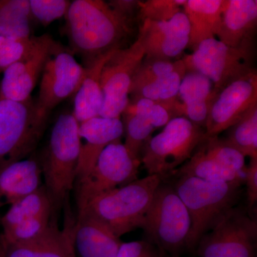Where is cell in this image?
<instances>
[{
    "label": "cell",
    "instance_id": "6da1fadb",
    "mask_svg": "<svg viewBox=\"0 0 257 257\" xmlns=\"http://www.w3.org/2000/svg\"><path fill=\"white\" fill-rule=\"evenodd\" d=\"M66 18L71 50L87 64L99 56L122 48L132 31V21L101 0H75Z\"/></svg>",
    "mask_w": 257,
    "mask_h": 257
},
{
    "label": "cell",
    "instance_id": "7a4b0ae2",
    "mask_svg": "<svg viewBox=\"0 0 257 257\" xmlns=\"http://www.w3.org/2000/svg\"><path fill=\"white\" fill-rule=\"evenodd\" d=\"M162 180L157 175L140 179L91 199L77 216L92 218L117 237L141 227L154 195Z\"/></svg>",
    "mask_w": 257,
    "mask_h": 257
},
{
    "label": "cell",
    "instance_id": "3957f363",
    "mask_svg": "<svg viewBox=\"0 0 257 257\" xmlns=\"http://www.w3.org/2000/svg\"><path fill=\"white\" fill-rule=\"evenodd\" d=\"M79 154L78 121L72 113H62L51 130L50 140L40 161L44 186L55 215L64 207L75 186Z\"/></svg>",
    "mask_w": 257,
    "mask_h": 257
},
{
    "label": "cell",
    "instance_id": "277c9868",
    "mask_svg": "<svg viewBox=\"0 0 257 257\" xmlns=\"http://www.w3.org/2000/svg\"><path fill=\"white\" fill-rule=\"evenodd\" d=\"M244 182H211L179 176L172 187L187 207L192 226L187 251L195 252L200 239L226 211L236 207Z\"/></svg>",
    "mask_w": 257,
    "mask_h": 257
},
{
    "label": "cell",
    "instance_id": "5b68a950",
    "mask_svg": "<svg viewBox=\"0 0 257 257\" xmlns=\"http://www.w3.org/2000/svg\"><path fill=\"white\" fill-rule=\"evenodd\" d=\"M192 221L172 185L160 184L141 225L147 241L162 252L179 255L187 250Z\"/></svg>",
    "mask_w": 257,
    "mask_h": 257
},
{
    "label": "cell",
    "instance_id": "8992f818",
    "mask_svg": "<svg viewBox=\"0 0 257 257\" xmlns=\"http://www.w3.org/2000/svg\"><path fill=\"white\" fill-rule=\"evenodd\" d=\"M205 130L187 118H173L142 151L141 163L148 175L163 179L173 175L188 161L204 138Z\"/></svg>",
    "mask_w": 257,
    "mask_h": 257
},
{
    "label": "cell",
    "instance_id": "52a82bcc",
    "mask_svg": "<svg viewBox=\"0 0 257 257\" xmlns=\"http://www.w3.org/2000/svg\"><path fill=\"white\" fill-rule=\"evenodd\" d=\"M254 44L231 47L216 38L201 42L182 59L187 71L205 76L218 92L235 81L256 72Z\"/></svg>",
    "mask_w": 257,
    "mask_h": 257
},
{
    "label": "cell",
    "instance_id": "ba28073f",
    "mask_svg": "<svg viewBox=\"0 0 257 257\" xmlns=\"http://www.w3.org/2000/svg\"><path fill=\"white\" fill-rule=\"evenodd\" d=\"M47 119L37 113L32 97L21 102L0 99V170L35 150Z\"/></svg>",
    "mask_w": 257,
    "mask_h": 257
},
{
    "label": "cell",
    "instance_id": "9c48e42d",
    "mask_svg": "<svg viewBox=\"0 0 257 257\" xmlns=\"http://www.w3.org/2000/svg\"><path fill=\"white\" fill-rule=\"evenodd\" d=\"M256 239V219L234 207L202 236L195 252L199 257H255Z\"/></svg>",
    "mask_w": 257,
    "mask_h": 257
},
{
    "label": "cell",
    "instance_id": "30bf717a",
    "mask_svg": "<svg viewBox=\"0 0 257 257\" xmlns=\"http://www.w3.org/2000/svg\"><path fill=\"white\" fill-rule=\"evenodd\" d=\"M140 159L135 158L121 140L108 145L91 172L76 182L77 209L91 199L137 179Z\"/></svg>",
    "mask_w": 257,
    "mask_h": 257
},
{
    "label": "cell",
    "instance_id": "8fae6325",
    "mask_svg": "<svg viewBox=\"0 0 257 257\" xmlns=\"http://www.w3.org/2000/svg\"><path fill=\"white\" fill-rule=\"evenodd\" d=\"M245 157L219 137L204 138L192 157L173 175L219 182H244Z\"/></svg>",
    "mask_w": 257,
    "mask_h": 257
},
{
    "label": "cell",
    "instance_id": "7c38bea8",
    "mask_svg": "<svg viewBox=\"0 0 257 257\" xmlns=\"http://www.w3.org/2000/svg\"><path fill=\"white\" fill-rule=\"evenodd\" d=\"M145 57L140 39L126 48L117 49L101 71L103 103L99 116L121 119L130 103V87L135 72Z\"/></svg>",
    "mask_w": 257,
    "mask_h": 257
},
{
    "label": "cell",
    "instance_id": "4fadbf2b",
    "mask_svg": "<svg viewBox=\"0 0 257 257\" xmlns=\"http://www.w3.org/2000/svg\"><path fill=\"white\" fill-rule=\"evenodd\" d=\"M86 68L77 62L73 54L61 50L47 62L42 74L35 105L37 113L48 119L51 111L74 95L85 77Z\"/></svg>",
    "mask_w": 257,
    "mask_h": 257
},
{
    "label": "cell",
    "instance_id": "5bb4252c",
    "mask_svg": "<svg viewBox=\"0 0 257 257\" xmlns=\"http://www.w3.org/2000/svg\"><path fill=\"white\" fill-rule=\"evenodd\" d=\"M61 50L60 44L48 34L37 37L32 50L3 72L0 99L21 102L30 99L47 62Z\"/></svg>",
    "mask_w": 257,
    "mask_h": 257
},
{
    "label": "cell",
    "instance_id": "9a60e30c",
    "mask_svg": "<svg viewBox=\"0 0 257 257\" xmlns=\"http://www.w3.org/2000/svg\"><path fill=\"white\" fill-rule=\"evenodd\" d=\"M255 105H257L256 71L219 91L209 108L204 138L219 137Z\"/></svg>",
    "mask_w": 257,
    "mask_h": 257
},
{
    "label": "cell",
    "instance_id": "2e32d148",
    "mask_svg": "<svg viewBox=\"0 0 257 257\" xmlns=\"http://www.w3.org/2000/svg\"><path fill=\"white\" fill-rule=\"evenodd\" d=\"M190 27L184 12L163 22L146 20L140 24V39L148 58L170 60L188 47Z\"/></svg>",
    "mask_w": 257,
    "mask_h": 257
},
{
    "label": "cell",
    "instance_id": "e0dca14e",
    "mask_svg": "<svg viewBox=\"0 0 257 257\" xmlns=\"http://www.w3.org/2000/svg\"><path fill=\"white\" fill-rule=\"evenodd\" d=\"M121 116L124 146L134 157L138 159L154 132L173 119L170 111L162 103L145 98L130 101Z\"/></svg>",
    "mask_w": 257,
    "mask_h": 257
},
{
    "label": "cell",
    "instance_id": "ac0fdd59",
    "mask_svg": "<svg viewBox=\"0 0 257 257\" xmlns=\"http://www.w3.org/2000/svg\"><path fill=\"white\" fill-rule=\"evenodd\" d=\"M123 135L124 126L121 119L96 116L79 124L80 154L76 182L91 172L105 147L116 140H121Z\"/></svg>",
    "mask_w": 257,
    "mask_h": 257
},
{
    "label": "cell",
    "instance_id": "d6986e66",
    "mask_svg": "<svg viewBox=\"0 0 257 257\" xmlns=\"http://www.w3.org/2000/svg\"><path fill=\"white\" fill-rule=\"evenodd\" d=\"M66 215L64 229L58 227L57 216L53 215L41 235L31 241L11 245L5 257H76L73 241L75 218L70 210Z\"/></svg>",
    "mask_w": 257,
    "mask_h": 257
},
{
    "label": "cell",
    "instance_id": "ffe728a7",
    "mask_svg": "<svg viewBox=\"0 0 257 257\" xmlns=\"http://www.w3.org/2000/svg\"><path fill=\"white\" fill-rule=\"evenodd\" d=\"M256 23V0H224L217 37L231 47L253 45Z\"/></svg>",
    "mask_w": 257,
    "mask_h": 257
},
{
    "label": "cell",
    "instance_id": "44dd1931",
    "mask_svg": "<svg viewBox=\"0 0 257 257\" xmlns=\"http://www.w3.org/2000/svg\"><path fill=\"white\" fill-rule=\"evenodd\" d=\"M218 93L205 76L187 71L177 95L178 117L183 116L194 124L205 128L209 108Z\"/></svg>",
    "mask_w": 257,
    "mask_h": 257
},
{
    "label": "cell",
    "instance_id": "7402d4cb",
    "mask_svg": "<svg viewBox=\"0 0 257 257\" xmlns=\"http://www.w3.org/2000/svg\"><path fill=\"white\" fill-rule=\"evenodd\" d=\"M40 161L27 159L0 170V207L13 205L42 186Z\"/></svg>",
    "mask_w": 257,
    "mask_h": 257
},
{
    "label": "cell",
    "instance_id": "603a6c76",
    "mask_svg": "<svg viewBox=\"0 0 257 257\" xmlns=\"http://www.w3.org/2000/svg\"><path fill=\"white\" fill-rule=\"evenodd\" d=\"M73 241L80 257H116L122 243L104 225L85 216L75 218Z\"/></svg>",
    "mask_w": 257,
    "mask_h": 257
},
{
    "label": "cell",
    "instance_id": "cb8c5ba5",
    "mask_svg": "<svg viewBox=\"0 0 257 257\" xmlns=\"http://www.w3.org/2000/svg\"><path fill=\"white\" fill-rule=\"evenodd\" d=\"M115 50L99 56L87 64V67H85V77L74 94V109L72 112L79 124L99 116L103 103L101 71Z\"/></svg>",
    "mask_w": 257,
    "mask_h": 257
},
{
    "label": "cell",
    "instance_id": "d4e9b609",
    "mask_svg": "<svg viewBox=\"0 0 257 257\" xmlns=\"http://www.w3.org/2000/svg\"><path fill=\"white\" fill-rule=\"evenodd\" d=\"M224 3V0H187L183 12L190 27L188 47L195 48L217 36Z\"/></svg>",
    "mask_w": 257,
    "mask_h": 257
},
{
    "label": "cell",
    "instance_id": "484cf974",
    "mask_svg": "<svg viewBox=\"0 0 257 257\" xmlns=\"http://www.w3.org/2000/svg\"><path fill=\"white\" fill-rule=\"evenodd\" d=\"M32 20L29 0H0V36L30 38Z\"/></svg>",
    "mask_w": 257,
    "mask_h": 257
},
{
    "label": "cell",
    "instance_id": "4316f807",
    "mask_svg": "<svg viewBox=\"0 0 257 257\" xmlns=\"http://www.w3.org/2000/svg\"><path fill=\"white\" fill-rule=\"evenodd\" d=\"M47 213H53V210L46 189L42 184L35 192L10 206L0 222L3 231H6L24 221Z\"/></svg>",
    "mask_w": 257,
    "mask_h": 257
},
{
    "label": "cell",
    "instance_id": "83f0119b",
    "mask_svg": "<svg viewBox=\"0 0 257 257\" xmlns=\"http://www.w3.org/2000/svg\"><path fill=\"white\" fill-rule=\"evenodd\" d=\"M228 131L227 143L250 160H257V105L252 106Z\"/></svg>",
    "mask_w": 257,
    "mask_h": 257
},
{
    "label": "cell",
    "instance_id": "f1b7e54d",
    "mask_svg": "<svg viewBox=\"0 0 257 257\" xmlns=\"http://www.w3.org/2000/svg\"><path fill=\"white\" fill-rule=\"evenodd\" d=\"M186 72L187 69L181 59L179 60L178 66L173 72L147 84L132 96L133 99L145 98L155 102L174 100L177 98L179 87Z\"/></svg>",
    "mask_w": 257,
    "mask_h": 257
},
{
    "label": "cell",
    "instance_id": "f546056e",
    "mask_svg": "<svg viewBox=\"0 0 257 257\" xmlns=\"http://www.w3.org/2000/svg\"><path fill=\"white\" fill-rule=\"evenodd\" d=\"M178 64L179 60L172 62L170 60L145 57L134 76L130 94L133 95L147 84L173 72Z\"/></svg>",
    "mask_w": 257,
    "mask_h": 257
},
{
    "label": "cell",
    "instance_id": "4dcf8cb0",
    "mask_svg": "<svg viewBox=\"0 0 257 257\" xmlns=\"http://www.w3.org/2000/svg\"><path fill=\"white\" fill-rule=\"evenodd\" d=\"M53 215V213H47L24 221L12 229L3 231L0 241L4 244H12L36 239L48 227Z\"/></svg>",
    "mask_w": 257,
    "mask_h": 257
},
{
    "label": "cell",
    "instance_id": "1f68e13d",
    "mask_svg": "<svg viewBox=\"0 0 257 257\" xmlns=\"http://www.w3.org/2000/svg\"><path fill=\"white\" fill-rule=\"evenodd\" d=\"M187 0H148L140 1L138 20L140 23L149 20L152 22L168 21L177 13L183 11Z\"/></svg>",
    "mask_w": 257,
    "mask_h": 257
},
{
    "label": "cell",
    "instance_id": "d6a6232c",
    "mask_svg": "<svg viewBox=\"0 0 257 257\" xmlns=\"http://www.w3.org/2000/svg\"><path fill=\"white\" fill-rule=\"evenodd\" d=\"M37 37L13 39L0 36V73L23 58L36 43Z\"/></svg>",
    "mask_w": 257,
    "mask_h": 257
},
{
    "label": "cell",
    "instance_id": "836d02e7",
    "mask_svg": "<svg viewBox=\"0 0 257 257\" xmlns=\"http://www.w3.org/2000/svg\"><path fill=\"white\" fill-rule=\"evenodd\" d=\"M33 20L47 27L55 20L65 16L71 2L67 0H29Z\"/></svg>",
    "mask_w": 257,
    "mask_h": 257
},
{
    "label": "cell",
    "instance_id": "e575fe53",
    "mask_svg": "<svg viewBox=\"0 0 257 257\" xmlns=\"http://www.w3.org/2000/svg\"><path fill=\"white\" fill-rule=\"evenodd\" d=\"M116 257H165L157 246L148 241L122 242Z\"/></svg>",
    "mask_w": 257,
    "mask_h": 257
},
{
    "label": "cell",
    "instance_id": "d590c367",
    "mask_svg": "<svg viewBox=\"0 0 257 257\" xmlns=\"http://www.w3.org/2000/svg\"><path fill=\"white\" fill-rule=\"evenodd\" d=\"M244 184L248 207L252 209L257 202V160H250L249 165L246 166Z\"/></svg>",
    "mask_w": 257,
    "mask_h": 257
},
{
    "label": "cell",
    "instance_id": "8d00e7d4",
    "mask_svg": "<svg viewBox=\"0 0 257 257\" xmlns=\"http://www.w3.org/2000/svg\"><path fill=\"white\" fill-rule=\"evenodd\" d=\"M140 3V1L136 0H114L109 2L108 4L119 14L133 20L135 13H138Z\"/></svg>",
    "mask_w": 257,
    "mask_h": 257
},
{
    "label": "cell",
    "instance_id": "74e56055",
    "mask_svg": "<svg viewBox=\"0 0 257 257\" xmlns=\"http://www.w3.org/2000/svg\"><path fill=\"white\" fill-rule=\"evenodd\" d=\"M165 257H179V255H170V256Z\"/></svg>",
    "mask_w": 257,
    "mask_h": 257
}]
</instances>
